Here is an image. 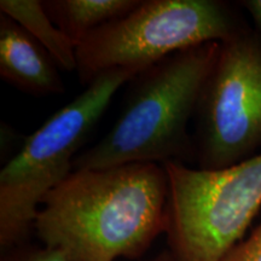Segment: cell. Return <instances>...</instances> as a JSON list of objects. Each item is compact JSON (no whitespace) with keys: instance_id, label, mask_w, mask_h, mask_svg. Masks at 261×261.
I'll list each match as a JSON object with an SVG mask.
<instances>
[{"instance_id":"9","label":"cell","mask_w":261,"mask_h":261,"mask_svg":"<svg viewBox=\"0 0 261 261\" xmlns=\"http://www.w3.org/2000/svg\"><path fill=\"white\" fill-rule=\"evenodd\" d=\"M2 14L18 23L48 52L58 68L76 71V45L67 37L45 11L38 0H2Z\"/></svg>"},{"instance_id":"3","label":"cell","mask_w":261,"mask_h":261,"mask_svg":"<svg viewBox=\"0 0 261 261\" xmlns=\"http://www.w3.org/2000/svg\"><path fill=\"white\" fill-rule=\"evenodd\" d=\"M138 73L113 69L98 75L83 93L28 136L0 172V247L25 243L42 200L73 172L77 151L106 113L114 94Z\"/></svg>"},{"instance_id":"4","label":"cell","mask_w":261,"mask_h":261,"mask_svg":"<svg viewBox=\"0 0 261 261\" xmlns=\"http://www.w3.org/2000/svg\"><path fill=\"white\" fill-rule=\"evenodd\" d=\"M249 27L236 6L221 0H140L77 44L76 73L86 86L113 69L140 74L177 52L221 44Z\"/></svg>"},{"instance_id":"13","label":"cell","mask_w":261,"mask_h":261,"mask_svg":"<svg viewBox=\"0 0 261 261\" xmlns=\"http://www.w3.org/2000/svg\"><path fill=\"white\" fill-rule=\"evenodd\" d=\"M146 261H177V259H175L174 255H173L169 250H163V252L160 253L159 255H156L155 257H152V259Z\"/></svg>"},{"instance_id":"6","label":"cell","mask_w":261,"mask_h":261,"mask_svg":"<svg viewBox=\"0 0 261 261\" xmlns=\"http://www.w3.org/2000/svg\"><path fill=\"white\" fill-rule=\"evenodd\" d=\"M200 169L231 167L261 154V34L249 27L220 44L195 113Z\"/></svg>"},{"instance_id":"8","label":"cell","mask_w":261,"mask_h":261,"mask_svg":"<svg viewBox=\"0 0 261 261\" xmlns=\"http://www.w3.org/2000/svg\"><path fill=\"white\" fill-rule=\"evenodd\" d=\"M139 3V0H47L42 2V6L54 23L77 46L91 32L123 17Z\"/></svg>"},{"instance_id":"11","label":"cell","mask_w":261,"mask_h":261,"mask_svg":"<svg viewBox=\"0 0 261 261\" xmlns=\"http://www.w3.org/2000/svg\"><path fill=\"white\" fill-rule=\"evenodd\" d=\"M219 261H261V221L249 236L231 248Z\"/></svg>"},{"instance_id":"10","label":"cell","mask_w":261,"mask_h":261,"mask_svg":"<svg viewBox=\"0 0 261 261\" xmlns=\"http://www.w3.org/2000/svg\"><path fill=\"white\" fill-rule=\"evenodd\" d=\"M3 261H71L61 250L54 248L32 247L27 244L15 247L6 250V255Z\"/></svg>"},{"instance_id":"7","label":"cell","mask_w":261,"mask_h":261,"mask_svg":"<svg viewBox=\"0 0 261 261\" xmlns=\"http://www.w3.org/2000/svg\"><path fill=\"white\" fill-rule=\"evenodd\" d=\"M0 76L35 97L64 93L58 65L14 19L0 15Z\"/></svg>"},{"instance_id":"12","label":"cell","mask_w":261,"mask_h":261,"mask_svg":"<svg viewBox=\"0 0 261 261\" xmlns=\"http://www.w3.org/2000/svg\"><path fill=\"white\" fill-rule=\"evenodd\" d=\"M240 4L252 17L255 29L261 34V0H244Z\"/></svg>"},{"instance_id":"2","label":"cell","mask_w":261,"mask_h":261,"mask_svg":"<svg viewBox=\"0 0 261 261\" xmlns=\"http://www.w3.org/2000/svg\"><path fill=\"white\" fill-rule=\"evenodd\" d=\"M219 50V42L198 45L133 77L115 123L99 142L77 155L73 171L194 161L196 149L189 122Z\"/></svg>"},{"instance_id":"1","label":"cell","mask_w":261,"mask_h":261,"mask_svg":"<svg viewBox=\"0 0 261 261\" xmlns=\"http://www.w3.org/2000/svg\"><path fill=\"white\" fill-rule=\"evenodd\" d=\"M167 201L159 163L79 169L45 196L33 228L71 261L135 260L165 233Z\"/></svg>"},{"instance_id":"5","label":"cell","mask_w":261,"mask_h":261,"mask_svg":"<svg viewBox=\"0 0 261 261\" xmlns=\"http://www.w3.org/2000/svg\"><path fill=\"white\" fill-rule=\"evenodd\" d=\"M166 236L177 261H219L261 210V154L205 171L171 161Z\"/></svg>"}]
</instances>
